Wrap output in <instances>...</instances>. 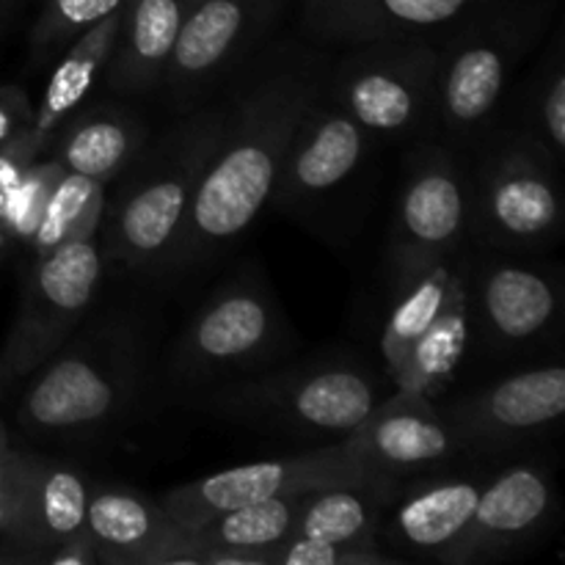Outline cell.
Masks as SVG:
<instances>
[{"instance_id": "obj_1", "label": "cell", "mask_w": 565, "mask_h": 565, "mask_svg": "<svg viewBox=\"0 0 565 565\" xmlns=\"http://www.w3.org/2000/svg\"><path fill=\"white\" fill-rule=\"evenodd\" d=\"M326 70L323 55L296 44L259 55L224 105L213 154L166 274L207 265L268 207L292 132L323 86Z\"/></svg>"}, {"instance_id": "obj_2", "label": "cell", "mask_w": 565, "mask_h": 565, "mask_svg": "<svg viewBox=\"0 0 565 565\" xmlns=\"http://www.w3.org/2000/svg\"><path fill=\"white\" fill-rule=\"evenodd\" d=\"M224 105H202L182 116L158 143L143 147L127 169L125 185L108 202L103 221L105 252L130 270L166 274L185 226L193 193L213 154Z\"/></svg>"}, {"instance_id": "obj_3", "label": "cell", "mask_w": 565, "mask_h": 565, "mask_svg": "<svg viewBox=\"0 0 565 565\" xmlns=\"http://www.w3.org/2000/svg\"><path fill=\"white\" fill-rule=\"evenodd\" d=\"M22 392L20 423L39 436H83L119 419L147 379V345L130 320L72 334Z\"/></svg>"}, {"instance_id": "obj_4", "label": "cell", "mask_w": 565, "mask_h": 565, "mask_svg": "<svg viewBox=\"0 0 565 565\" xmlns=\"http://www.w3.org/2000/svg\"><path fill=\"white\" fill-rule=\"evenodd\" d=\"M544 22V0H483L452 22L439 44L434 114L452 141H475L489 127Z\"/></svg>"}, {"instance_id": "obj_5", "label": "cell", "mask_w": 565, "mask_h": 565, "mask_svg": "<svg viewBox=\"0 0 565 565\" xmlns=\"http://www.w3.org/2000/svg\"><path fill=\"white\" fill-rule=\"evenodd\" d=\"M379 403L373 373L351 362H320L246 375L213 397V408L221 417L259 434L296 439H345Z\"/></svg>"}, {"instance_id": "obj_6", "label": "cell", "mask_w": 565, "mask_h": 565, "mask_svg": "<svg viewBox=\"0 0 565 565\" xmlns=\"http://www.w3.org/2000/svg\"><path fill=\"white\" fill-rule=\"evenodd\" d=\"M290 348L281 303L257 270L232 276L177 337L169 373L182 386L248 375Z\"/></svg>"}, {"instance_id": "obj_7", "label": "cell", "mask_w": 565, "mask_h": 565, "mask_svg": "<svg viewBox=\"0 0 565 565\" xmlns=\"http://www.w3.org/2000/svg\"><path fill=\"white\" fill-rule=\"evenodd\" d=\"M557 160L533 132H513L469 169V232L500 252H539L563 226Z\"/></svg>"}, {"instance_id": "obj_8", "label": "cell", "mask_w": 565, "mask_h": 565, "mask_svg": "<svg viewBox=\"0 0 565 565\" xmlns=\"http://www.w3.org/2000/svg\"><path fill=\"white\" fill-rule=\"evenodd\" d=\"M439 44L428 36L351 44L326 72L331 97L375 138L423 130L436 114Z\"/></svg>"}, {"instance_id": "obj_9", "label": "cell", "mask_w": 565, "mask_h": 565, "mask_svg": "<svg viewBox=\"0 0 565 565\" xmlns=\"http://www.w3.org/2000/svg\"><path fill=\"white\" fill-rule=\"evenodd\" d=\"M103 268L99 232L36 257L22 292L20 315L0 353V386L25 381L75 334L92 309Z\"/></svg>"}, {"instance_id": "obj_10", "label": "cell", "mask_w": 565, "mask_h": 565, "mask_svg": "<svg viewBox=\"0 0 565 565\" xmlns=\"http://www.w3.org/2000/svg\"><path fill=\"white\" fill-rule=\"evenodd\" d=\"M469 166L456 149L423 143L414 149L397 188L390 232V263L397 279L452 259L469 235Z\"/></svg>"}, {"instance_id": "obj_11", "label": "cell", "mask_w": 565, "mask_h": 565, "mask_svg": "<svg viewBox=\"0 0 565 565\" xmlns=\"http://www.w3.org/2000/svg\"><path fill=\"white\" fill-rule=\"evenodd\" d=\"M373 480L375 478H370L364 463L359 461L351 441L340 439L337 445L298 452V456L243 463V467L191 480V483L166 491L160 497V505L174 522L193 530L221 513L254 505V502L309 494L329 486L373 483Z\"/></svg>"}, {"instance_id": "obj_12", "label": "cell", "mask_w": 565, "mask_h": 565, "mask_svg": "<svg viewBox=\"0 0 565 565\" xmlns=\"http://www.w3.org/2000/svg\"><path fill=\"white\" fill-rule=\"evenodd\" d=\"M373 141L323 81L292 132L270 204L290 215L323 207L362 174Z\"/></svg>"}, {"instance_id": "obj_13", "label": "cell", "mask_w": 565, "mask_h": 565, "mask_svg": "<svg viewBox=\"0 0 565 565\" xmlns=\"http://www.w3.org/2000/svg\"><path fill=\"white\" fill-rule=\"evenodd\" d=\"M458 450H502L541 436L565 414V370L561 364L513 373L486 390L439 408Z\"/></svg>"}, {"instance_id": "obj_14", "label": "cell", "mask_w": 565, "mask_h": 565, "mask_svg": "<svg viewBox=\"0 0 565 565\" xmlns=\"http://www.w3.org/2000/svg\"><path fill=\"white\" fill-rule=\"evenodd\" d=\"M345 439L353 445L370 478L390 486L439 472L458 452L456 436L434 401L423 392L401 386Z\"/></svg>"}, {"instance_id": "obj_15", "label": "cell", "mask_w": 565, "mask_h": 565, "mask_svg": "<svg viewBox=\"0 0 565 565\" xmlns=\"http://www.w3.org/2000/svg\"><path fill=\"white\" fill-rule=\"evenodd\" d=\"M279 0H193L160 81L177 105L202 97L270 25Z\"/></svg>"}, {"instance_id": "obj_16", "label": "cell", "mask_w": 565, "mask_h": 565, "mask_svg": "<svg viewBox=\"0 0 565 565\" xmlns=\"http://www.w3.org/2000/svg\"><path fill=\"white\" fill-rule=\"evenodd\" d=\"M555 513V486L539 463H516L486 480L467 530L445 565H486L519 555Z\"/></svg>"}, {"instance_id": "obj_17", "label": "cell", "mask_w": 565, "mask_h": 565, "mask_svg": "<svg viewBox=\"0 0 565 565\" xmlns=\"http://www.w3.org/2000/svg\"><path fill=\"white\" fill-rule=\"evenodd\" d=\"M463 287L472 331L500 351L541 340L561 312L557 281L522 259H491Z\"/></svg>"}, {"instance_id": "obj_18", "label": "cell", "mask_w": 565, "mask_h": 565, "mask_svg": "<svg viewBox=\"0 0 565 565\" xmlns=\"http://www.w3.org/2000/svg\"><path fill=\"white\" fill-rule=\"evenodd\" d=\"M486 480L467 475H423L401 494L390 489L381 508L379 541L392 555L445 563L467 530Z\"/></svg>"}, {"instance_id": "obj_19", "label": "cell", "mask_w": 565, "mask_h": 565, "mask_svg": "<svg viewBox=\"0 0 565 565\" xmlns=\"http://www.w3.org/2000/svg\"><path fill=\"white\" fill-rule=\"evenodd\" d=\"M86 530L99 565H199V544L160 500L132 489H94Z\"/></svg>"}, {"instance_id": "obj_20", "label": "cell", "mask_w": 565, "mask_h": 565, "mask_svg": "<svg viewBox=\"0 0 565 565\" xmlns=\"http://www.w3.org/2000/svg\"><path fill=\"white\" fill-rule=\"evenodd\" d=\"M86 478L64 463L28 458L14 527L0 546V563H44L61 544L86 533Z\"/></svg>"}, {"instance_id": "obj_21", "label": "cell", "mask_w": 565, "mask_h": 565, "mask_svg": "<svg viewBox=\"0 0 565 565\" xmlns=\"http://www.w3.org/2000/svg\"><path fill=\"white\" fill-rule=\"evenodd\" d=\"M483 0H303L301 22L323 44H364L445 31Z\"/></svg>"}, {"instance_id": "obj_22", "label": "cell", "mask_w": 565, "mask_h": 565, "mask_svg": "<svg viewBox=\"0 0 565 565\" xmlns=\"http://www.w3.org/2000/svg\"><path fill=\"white\" fill-rule=\"evenodd\" d=\"M191 3L193 0H125L119 6V28L105 64V81L114 92L141 94L160 86Z\"/></svg>"}, {"instance_id": "obj_23", "label": "cell", "mask_w": 565, "mask_h": 565, "mask_svg": "<svg viewBox=\"0 0 565 565\" xmlns=\"http://www.w3.org/2000/svg\"><path fill=\"white\" fill-rule=\"evenodd\" d=\"M147 138L149 127L132 110L99 105L81 116L72 114L50 138L47 149L66 171L108 185L141 154Z\"/></svg>"}, {"instance_id": "obj_24", "label": "cell", "mask_w": 565, "mask_h": 565, "mask_svg": "<svg viewBox=\"0 0 565 565\" xmlns=\"http://www.w3.org/2000/svg\"><path fill=\"white\" fill-rule=\"evenodd\" d=\"M116 28H119V9L114 14L94 22L88 31H83L75 42L66 44L64 53L55 58L50 81L44 86L42 103L33 110V136L47 149L50 138L55 136L61 125L81 108L83 99L94 88L97 77L105 72L110 47H114Z\"/></svg>"}, {"instance_id": "obj_25", "label": "cell", "mask_w": 565, "mask_h": 565, "mask_svg": "<svg viewBox=\"0 0 565 565\" xmlns=\"http://www.w3.org/2000/svg\"><path fill=\"white\" fill-rule=\"evenodd\" d=\"M397 287H401V296L392 303L384 340H381L386 370H390L395 384L406 370L414 345L436 323L441 309L463 290V276L452 268L450 259H445V263L430 265L419 274L403 276V279H397Z\"/></svg>"}, {"instance_id": "obj_26", "label": "cell", "mask_w": 565, "mask_h": 565, "mask_svg": "<svg viewBox=\"0 0 565 565\" xmlns=\"http://www.w3.org/2000/svg\"><path fill=\"white\" fill-rule=\"evenodd\" d=\"M392 486L373 480L359 486H329L307 494L292 535L342 546H381V508Z\"/></svg>"}, {"instance_id": "obj_27", "label": "cell", "mask_w": 565, "mask_h": 565, "mask_svg": "<svg viewBox=\"0 0 565 565\" xmlns=\"http://www.w3.org/2000/svg\"><path fill=\"white\" fill-rule=\"evenodd\" d=\"M312 494V491H309ZM307 494L276 497V500L254 502V505L235 508L210 522L193 527L199 552L204 550H237L268 555L274 565L276 550L296 533Z\"/></svg>"}, {"instance_id": "obj_28", "label": "cell", "mask_w": 565, "mask_h": 565, "mask_svg": "<svg viewBox=\"0 0 565 565\" xmlns=\"http://www.w3.org/2000/svg\"><path fill=\"white\" fill-rule=\"evenodd\" d=\"M472 337V323H469L467 309V287L441 309L436 323L423 334V340L414 345L408 356L406 370H403L397 386L401 390H417L423 395H434L447 379L461 364L463 351Z\"/></svg>"}, {"instance_id": "obj_29", "label": "cell", "mask_w": 565, "mask_h": 565, "mask_svg": "<svg viewBox=\"0 0 565 565\" xmlns=\"http://www.w3.org/2000/svg\"><path fill=\"white\" fill-rule=\"evenodd\" d=\"M105 210V185L92 177L64 171L55 182L47 199L36 232L31 237V248L36 257L64 246L70 241L97 235L103 226Z\"/></svg>"}, {"instance_id": "obj_30", "label": "cell", "mask_w": 565, "mask_h": 565, "mask_svg": "<svg viewBox=\"0 0 565 565\" xmlns=\"http://www.w3.org/2000/svg\"><path fill=\"white\" fill-rule=\"evenodd\" d=\"M125 0H44L36 25L31 31V61L36 66L50 64L75 42L83 31L114 14Z\"/></svg>"}, {"instance_id": "obj_31", "label": "cell", "mask_w": 565, "mask_h": 565, "mask_svg": "<svg viewBox=\"0 0 565 565\" xmlns=\"http://www.w3.org/2000/svg\"><path fill=\"white\" fill-rule=\"evenodd\" d=\"M64 166L58 163V158H36L31 166H28L25 177L17 185L14 199L9 204V213H6L3 226V237H11V241H20L31 246V237L36 232L39 218H42L44 207H47V199L53 193L55 182L61 180L64 174Z\"/></svg>"}, {"instance_id": "obj_32", "label": "cell", "mask_w": 565, "mask_h": 565, "mask_svg": "<svg viewBox=\"0 0 565 565\" xmlns=\"http://www.w3.org/2000/svg\"><path fill=\"white\" fill-rule=\"evenodd\" d=\"M408 561L381 546H342L290 535L276 550L274 565H403Z\"/></svg>"}, {"instance_id": "obj_33", "label": "cell", "mask_w": 565, "mask_h": 565, "mask_svg": "<svg viewBox=\"0 0 565 565\" xmlns=\"http://www.w3.org/2000/svg\"><path fill=\"white\" fill-rule=\"evenodd\" d=\"M535 125H539V141L550 149L555 158H561L565 149V72L563 66L552 64L550 75H544V83L535 97Z\"/></svg>"}, {"instance_id": "obj_34", "label": "cell", "mask_w": 565, "mask_h": 565, "mask_svg": "<svg viewBox=\"0 0 565 565\" xmlns=\"http://www.w3.org/2000/svg\"><path fill=\"white\" fill-rule=\"evenodd\" d=\"M28 458L31 452H20L9 445V436L0 423V546L6 544L11 527H14L22 486H25Z\"/></svg>"}, {"instance_id": "obj_35", "label": "cell", "mask_w": 565, "mask_h": 565, "mask_svg": "<svg viewBox=\"0 0 565 565\" xmlns=\"http://www.w3.org/2000/svg\"><path fill=\"white\" fill-rule=\"evenodd\" d=\"M44 152L42 143L36 141L33 130L28 127L25 132H20L17 138H11L6 147H0V226H3L6 213H9V204L14 199L17 185L25 177L28 166Z\"/></svg>"}, {"instance_id": "obj_36", "label": "cell", "mask_w": 565, "mask_h": 565, "mask_svg": "<svg viewBox=\"0 0 565 565\" xmlns=\"http://www.w3.org/2000/svg\"><path fill=\"white\" fill-rule=\"evenodd\" d=\"M33 125V108L20 86H0V147Z\"/></svg>"}, {"instance_id": "obj_37", "label": "cell", "mask_w": 565, "mask_h": 565, "mask_svg": "<svg viewBox=\"0 0 565 565\" xmlns=\"http://www.w3.org/2000/svg\"><path fill=\"white\" fill-rule=\"evenodd\" d=\"M44 565H99L97 550H94V541L92 535H88V530L77 535V539L61 544L58 550L44 561Z\"/></svg>"}, {"instance_id": "obj_38", "label": "cell", "mask_w": 565, "mask_h": 565, "mask_svg": "<svg viewBox=\"0 0 565 565\" xmlns=\"http://www.w3.org/2000/svg\"><path fill=\"white\" fill-rule=\"evenodd\" d=\"M3 241H6V237H3V232H0V248H3Z\"/></svg>"}, {"instance_id": "obj_39", "label": "cell", "mask_w": 565, "mask_h": 565, "mask_svg": "<svg viewBox=\"0 0 565 565\" xmlns=\"http://www.w3.org/2000/svg\"><path fill=\"white\" fill-rule=\"evenodd\" d=\"M3 3H6V0H0V9H3Z\"/></svg>"}]
</instances>
